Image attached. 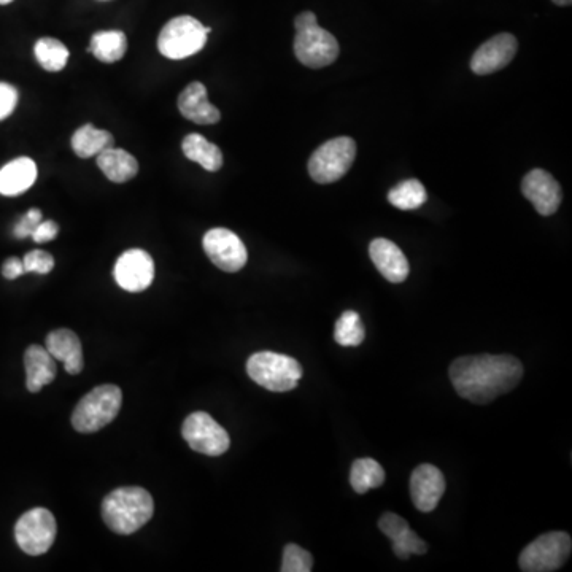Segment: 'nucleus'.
Masks as SVG:
<instances>
[{"label": "nucleus", "mask_w": 572, "mask_h": 572, "mask_svg": "<svg viewBox=\"0 0 572 572\" xmlns=\"http://www.w3.org/2000/svg\"><path fill=\"white\" fill-rule=\"evenodd\" d=\"M449 374L461 398L484 406L517 387L523 364L509 355L461 356L450 364Z\"/></svg>", "instance_id": "1"}, {"label": "nucleus", "mask_w": 572, "mask_h": 572, "mask_svg": "<svg viewBox=\"0 0 572 572\" xmlns=\"http://www.w3.org/2000/svg\"><path fill=\"white\" fill-rule=\"evenodd\" d=\"M155 514V503L145 488H116L105 496L102 518L113 533L129 536L150 522Z\"/></svg>", "instance_id": "2"}, {"label": "nucleus", "mask_w": 572, "mask_h": 572, "mask_svg": "<svg viewBox=\"0 0 572 572\" xmlns=\"http://www.w3.org/2000/svg\"><path fill=\"white\" fill-rule=\"evenodd\" d=\"M294 55L310 69L331 66L341 53L336 37L318 26L317 15L302 12L294 20Z\"/></svg>", "instance_id": "3"}, {"label": "nucleus", "mask_w": 572, "mask_h": 572, "mask_svg": "<svg viewBox=\"0 0 572 572\" xmlns=\"http://www.w3.org/2000/svg\"><path fill=\"white\" fill-rule=\"evenodd\" d=\"M123 393L116 385H101L83 396L72 414V426L82 434L97 433L120 414Z\"/></svg>", "instance_id": "4"}, {"label": "nucleus", "mask_w": 572, "mask_h": 572, "mask_svg": "<svg viewBox=\"0 0 572 572\" xmlns=\"http://www.w3.org/2000/svg\"><path fill=\"white\" fill-rule=\"evenodd\" d=\"M247 372L259 387L274 393H286L298 387L302 366L291 356L275 352H258L247 361Z\"/></svg>", "instance_id": "5"}, {"label": "nucleus", "mask_w": 572, "mask_h": 572, "mask_svg": "<svg viewBox=\"0 0 572 572\" xmlns=\"http://www.w3.org/2000/svg\"><path fill=\"white\" fill-rule=\"evenodd\" d=\"M210 32L212 29L205 28L204 24L193 16H177L169 21L159 34V53L174 61L190 58L205 47Z\"/></svg>", "instance_id": "6"}, {"label": "nucleus", "mask_w": 572, "mask_h": 572, "mask_svg": "<svg viewBox=\"0 0 572 572\" xmlns=\"http://www.w3.org/2000/svg\"><path fill=\"white\" fill-rule=\"evenodd\" d=\"M355 156L356 143L350 137L328 140L310 156L309 175L320 185L337 182L350 171Z\"/></svg>", "instance_id": "7"}, {"label": "nucleus", "mask_w": 572, "mask_h": 572, "mask_svg": "<svg viewBox=\"0 0 572 572\" xmlns=\"http://www.w3.org/2000/svg\"><path fill=\"white\" fill-rule=\"evenodd\" d=\"M571 550V536L565 531L542 534L523 549L518 565L523 572L558 571L568 561Z\"/></svg>", "instance_id": "8"}, {"label": "nucleus", "mask_w": 572, "mask_h": 572, "mask_svg": "<svg viewBox=\"0 0 572 572\" xmlns=\"http://www.w3.org/2000/svg\"><path fill=\"white\" fill-rule=\"evenodd\" d=\"M56 533L58 525L55 515L43 507H35L21 515L15 526L16 542L24 553L32 557L47 553L55 544Z\"/></svg>", "instance_id": "9"}, {"label": "nucleus", "mask_w": 572, "mask_h": 572, "mask_svg": "<svg viewBox=\"0 0 572 572\" xmlns=\"http://www.w3.org/2000/svg\"><path fill=\"white\" fill-rule=\"evenodd\" d=\"M183 439L194 452L207 457H220L228 452L231 439L220 423L215 422L207 412H194L186 417L182 426Z\"/></svg>", "instance_id": "10"}, {"label": "nucleus", "mask_w": 572, "mask_h": 572, "mask_svg": "<svg viewBox=\"0 0 572 572\" xmlns=\"http://www.w3.org/2000/svg\"><path fill=\"white\" fill-rule=\"evenodd\" d=\"M205 255L221 271L239 272L248 261L247 247L236 232L225 228L210 229L202 239Z\"/></svg>", "instance_id": "11"}, {"label": "nucleus", "mask_w": 572, "mask_h": 572, "mask_svg": "<svg viewBox=\"0 0 572 572\" xmlns=\"http://www.w3.org/2000/svg\"><path fill=\"white\" fill-rule=\"evenodd\" d=\"M113 275H115L118 286H121L124 291L140 293L150 288L153 283L155 263L145 250L132 248L118 258Z\"/></svg>", "instance_id": "12"}, {"label": "nucleus", "mask_w": 572, "mask_h": 572, "mask_svg": "<svg viewBox=\"0 0 572 572\" xmlns=\"http://www.w3.org/2000/svg\"><path fill=\"white\" fill-rule=\"evenodd\" d=\"M522 193L542 217L557 212L563 201V191L557 180L544 169H533L523 178Z\"/></svg>", "instance_id": "13"}, {"label": "nucleus", "mask_w": 572, "mask_h": 572, "mask_svg": "<svg viewBox=\"0 0 572 572\" xmlns=\"http://www.w3.org/2000/svg\"><path fill=\"white\" fill-rule=\"evenodd\" d=\"M517 48L518 42L514 35L507 34V32L495 35L472 56V72L477 75H490L503 70L515 58Z\"/></svg>", "instance_id": "14"}, {"label": "nucleus", "mask_w": 572, "mask_h": 572, "mask_svg": "<svg viewBox=\"0 0 572 572\" xmlns=\"http://www.w3.org/2000/svg\"><path fill=\"white\" fill-rule=\"evenodd\" d=\"M445 491V479L433 464H420L410 476V498L420 512H433Z\"/></svg>", "instance_id": "15"}, {"label": "nucleus", "mask_w": 572, "mask_h": 572, "mask_svg": "<svg viewBox=\"0 0 572 572\" xmlns=\"http://www.w3.org/2000/svg\"><path fill=\"white\" fill-rule=\"evenodd\" d=\"M379 528L390 539L393 552L401 560H407L410 555H425L428 552V544L410 530L409 523L404 518L393 512L382 515Z\"/></svg>", "instance_id": "16"}, {"label": "nucleus", "mask_w": 572, "mask_h": 572, "mask_svg": "<svg viewBox=\"0 0 572 572\" xmlns=\"http://www.w3.org/2000/svg\"><path fill=\"white\" fill-rule=\"evenodd\" d=\"M178 110L186 120L201 126L217 124L221 120L220 110L209 101L207 88L201 82H193L178 96Z\"/></svg>", "instance_id": "17"}, {"label": "nucleus", "mask_w": 572, "mask_h": 572, "mask_svg": "<svg viewBox=\"0 0 572 572\" xmlns=\"http://www.w3.org/2000/svg\"><path fill=\"white\" fill-rule=\"evenodd\" d=\"M372 263L391 283H402L409 275V261L398 245L388 239H375L369 245Z\"/></svg>", "instance_id": "18"}, {"label": "nucleus", "mask_w": 572, "mask_h": 572, "mask_svg": "<svg viewBox=\"0 0 572 572\" xmlns=\"http://www.w3.org/2000/svg\"><path fill=\"white\" fill-rule=\"evenodd\" d=\"M47 350L55 360L64 363V369L70 375H77L83 371V348L80 337L70 329H56L48 334Z\"/></svg>", "instance_id": "19"}, {"label": "nucleus", "mask_w": 572, "mask_h": 572, "mask_svg": "<svg viewBox=\"0 0 572 572\" xmlns=\"http://www.w3.org/2000/svg\"><path fill=\"white\" fill-rule=\"evenodd\" d=\"M24 368H26V387L31 393H39L45 385H50L56 379L55 358L47 348L31 345L24 353Z\"/></svg>", "instance_id": "20"}, {"label": "nucleus", "mask_w": 572, "mask_h": 572, "mask_svg": "<svg viewBox=\"0 0 572 572\" xmlns=\"http://www.w3.org/2000/svg\"><path fill=\"white\" fill-rule=\"evenodd\" d=\"M37 180V166L31 158L13 159L12 163L0 169V194L2 196H20L34 186Z\"/></svg>", "instance_id": "21"}, {"label": "nucleus", "mask_w": 572, "mask_h": 572, "mask_svg": "<svg viewBox=\"0 0 572 572\" xmlns=\"http://www.w3.org/2000/svg\"><path fill=\"white\" fill-rule=\"evenodd\" d=\"M96 158L102 174L113 183L131 182L139 172L137 159L128 151L116 148L115 145L99 153Z\"/></svg>", "instance_id": "22"}, {"label": "nucleus", "mask_w": 572, "mask_h": 572, "mask_svg": "<svg viewBox=\"0 0 572 572\" xmlns=\"http://www.w3.org/2000/svg\"><path fill=\"white\" fill-rule=\"evenodd\" d=\"M182 150L186 158L198 163L205 171L217 172L223 167V153L220 148L201 134L186 136L182 142Z\"/></svg>", "instance_id": "23"}, {"label": "nucleus", "mask_w": 572, "mask_h": 572, "mask_svg": "<svg viewBox=\"0 0 572 572\" xmlns=\"http://www.w3.org/2000/svg\"><path fill=\"white\" fill-rule=\"evenodd\" d=\"M113 143L115 139L109 131L96 128L93 124H85L72 136V150L78 158L83 159L99 155L107 148L113 147Z\"/></svg>", "instance_id": "24"}, {"label": "nucleus", "mask_w": 572, "mask_h": 572, "mask_svg": "<svg viewBox=\"0 0 572 572\" xmlns=\"http://www.w3.org/2000/svg\"><path fill=\"white\" fill-rule=\"evenodd\" d=\"M128 50V37L121 31H101L91 37L88 51L105 64L121 61Z\"/></svg>", "instance_id": "25"}, {"label": "nucleus", "mask_w": 572, "mask_h": 572, "mask_svg": "<svg viewBox=\"0 0 572 572\" xmlns=\"http://www.w3.org/2000/svg\"><path fill=\"white\" fill-rule=\"evenodd\" d=\"M383 482H385V471L377 461L372 458H360L353 463L350 484L358 495H364L372 488L382 487Z\"/></svg>", "instance_id": "26"}, {"label": "nucleus", "mask_w": 572, "mask_h": 572, "mask_svg": "<svg viewBox=\"0 0 572 572\" xmlns=\"http://www.w3.org/2000/svg\"><path fill=\"white\" fill-rule=\"evenodd\" d=\"M388 201L399 210H417L428 201V193L417 178L396 185L388 193Z\"/></svg>", "instance_id": "27"}, {"label": "nucleus", "mask_w": 572, "mask_h": 572, "mask_svg": "<svg viewBox=\"0 0 572 572\" xmlns=\"http://www.w3.org/2000/svg\"><path fill=\"white\" fill-rule=\"evenodd\" d=\"M34 53L40 66L48 72H61L69 61V50L66 45L61 40L51 37L37 40Z\"/></svg>", "instance_id": "28"}, {"label": "nucleus", "mask_w": 572, "mask_h": 572, "mask_svg": "<svg viewBox=\"0 0 572 572\" xmlns=\"http://www.w3.org/2000/svg\"><path fill=\"white\" fill-rule=\"evenodd\" d=\"M366 331H364L363 320L355 310H347L336 321L334 328V341L342 347H358L363 344Z\"/></svg>", "instance_id": "29"}, {"label": "nucleus", "mask_w": 572, "mask_h": 572, "mask_svg": "<svg viewBox=\"0 0 572 572\" xmlns=\"http://www.w3.org/2000/svg\"><path fill=\"white\" fill-rule=\"evenodd\" d=\"M314 569L312 553L299 545L288 544L283 549L282 572H310Z\"/></svg>", "instance_id": "30"}, {"label": "nucleus", "mask_w": 572, "mask_h": 572, "mask_svg": "<svg viewBox=\"0 0 572 572\" xmlns=\"http://www.w3.org/2000/svg\"><path fill=\"white\" fill-rule=\"evenodd\" d=\"M24 271L47 275L55 269V258L43 250H32L23 259Z\"/></svg>", "instance_id": "31"}, {"label": "nucleus", "mask_w": 572, "mask_h": 572, "mask_svg": "<svg viewBox=\"0 0 572 572\" xmlns=\"http://www.w3.org/2000/svg\"><path fill=\"white\" fill-rule=\"evenodd\" d=\"M16 104H18V91L15 86L0 83V121L15 112Z\"/></svg>", "instance_id": "32"}, {"label": "nucleus", "mask_w": 572, "mask_h": 572, "mask_svg": "<svg viewBox=\"0 0 572 572\" xmlns=\"http://www.w3.org/2000/svg\"><path fill=\"white\" fill-rule=\"evenodd\" d=\"M40 221H42V212H40L39 209L29 210V212L21 218L20 223L15 226V237H18V239H26V237L32 236V232L39 226Z\"/></svg>", "instance_id": "33"}, {"label": "nucleus", "mask_w": 572, "mask_h": 572, "mask_svg": "<svg viewBox=\"0 0 572 572\" xmlns=\"http://www.w3.org/2000/svg\"><path fill=\"white\" fill-rule=\"evenodd\" d=\"M59 226L55 221L47 220L40 221L39 226L32 232V239L37 244H45V242H50V240H55L58 237Z\"/></svg>", "instance_id": "34"}, {"label": "nucleus", "mask_w": 572, "mask_h": 572, "mask_svg": "<svg viewBox=\"0 0 572 572\" xmlns=\"http://www.w3.org/2000/svg\"><path fill=\"white\" fill-rule=\"evenodd\" d=\"M26 274L24 271L23 259L20 258H8L5 261L4 266H2V275H4L7 280H15L21 275Z\"/></svg>", "instance_id": "35"}, {"label": "nucleus", "mask_w": 572, "mask_h": 572, "mask_svg": "<svg viewBox=\"0 0 572 572\" xmlns=\"http://www.w3.org/2000/svg\"><path fill=\"white\" fill-rule=\"evenodd\" d=\"M572 0H553V4L560 5V7H566V5H571Z\"/></svg>", "instance_id": "36"}, {"label": "nucleus", "mask_w": 572, "mask_h": 572, "mask_svg": "<svg viewBox=\"0 0 572 572\" xmlns=\"http://www.w3.org/2000/svg\"><path fill=\"white\" fill-rule=\"evenodd\" d=\"M13 0H0V5L12 4Z\"/></svg>", "instance_id": "37"}]
</instances>
